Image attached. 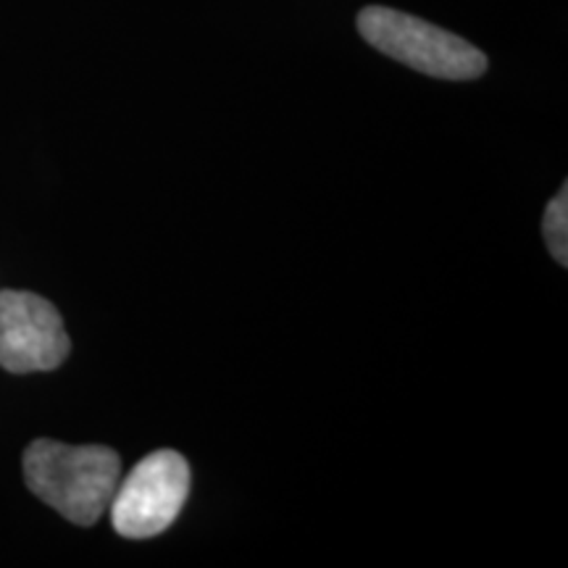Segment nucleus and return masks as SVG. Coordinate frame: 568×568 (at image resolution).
I'll return each instance as SVG.
<instances>
[{
	"label": "nucleus",
	"instance_id": "1",
	"mask_svg": "<svg viewBox=\"0 0 568 568\" xmlns=\"http://www.w3.org/2000/svg\"><path fill=\"white\" fill-rule=\"evenodd\" d=\"M122 477L116 450L34 439L24 450V481L42 503L77 527H92L109 510Z\"/></svg>",
	"mask_w": 568,
	"mask_h": 568
},
{
	"label": "nucleus",
	"instance_id": "2",
	"mask_svg": "<svg viewBox=\"0 0 568 568\" xmlns=\"http://www.w3.org/2000/svg\"><path fill=\"white\" fill-rule=\"evenodd\" d=\"M358 32L376 51L437 80L466 82L487 71V55L471 42L387 6L361 11Z\"/></svg>",
	"mask_w": 568,
	"mask_h": 568
},
{
	"label": "nucleus",
	"instance_id": "3",
	"mask_svg": "<svg viewBox=\"0 0 568 568\" xmlns=\"http://www.w3.org/2000/svg\"><path fill=\"white\" fill-rule=\"evenodd\" d=\"M190 495V466L180 453L155 450L119 481L111 497V524L126 539L166 531Z\"/></svg>",
	"mask_w": 568,
	"mask_h": 568
},
{
	"label": "nucleus",
	"instance_id": "4",
	"mask_svg": "<svg viewBox=\"0 0 568 568\" xmlns=\"http://www.w3.org/2000/svg\"><path fill=\"white\" fill-rule=\"evenodd\" d=\"M69 351L71 339L51 301L24 290H0V366L6 372H53Z\"/></svg>",
	"mask_w": 568,
	"mask_h": 568
},
{
	"label": "nucleus",
	"instance_id": "5",
	"mask_svg": "<svg viewBox=\"0 0 568 568\" xmlns=\"http://www.w3.org/2000/svg\"><path fill=\"white\" fill-rule=\"evenodd\" d=\"M542 232H545V240H548L552 258H556L560 266H566L568 261V187L566 184L560 187V193L552 197L548 211H545Z\"/></svg>",
	"mask_w": 568,
	"mask_h": 568
}]
</instances>
